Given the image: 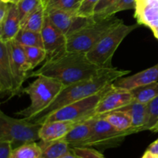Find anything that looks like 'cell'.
I'll use <instances>...</instances> for the list:
<instances>
[{
    "instance_id": "1",
    "label": "cell",
    "mask_w": 158,
    "mask_h": 158,
    "mask_svg": "<svg viewBox=\"0 0 158 158\" xmlns=\"http://www.w3.org/2000/svg\"><path fill=\"white\" fill-rule=\"evenodd\" d=\"M107 69L92 63L86 53L66 51L60 56L46 60L40 69L29 74V77L45 76L68 86L95 77Z\"/></svg>"
},
{
    "instance_id": "2",
    "label": "cell",
    "mask_w": 158,
    "mask_h": 158,
    "mask_svg": "<svg viewBox=\"0 0 158 158\" xmlns=\"http://www.w3.org/2000/svg\"><path fill=\"white\" fill-rule=\"evenodd\" d=\"M131 71L111 67L101 73L87 80L65 86L54 101L47 108L31 119V121L43 123L45 119L52 113L68 104L84 99L103 90L116 80L127 75Z\"/></svg>"
},
{
    "instance_id": "3",
    "label": "cell",
    "mask_w": 158,
    "mask_h": 158,
    "mask_svg": "<svg viewBox=\"0 0 158 158\" xmlns=\"http://www.w3.org/2000/svg\"><path fill=\"white\" fill-rule=\"evenodd\" d=\"M64 85L59 80L51 77L40 76L29 85L23 88V93L28 94L30 104L26 109L16 113L23 118L31 120L47 108L60 94Z\"/></svg>"
},
{
    "instance_id": "4",
    "label": "cell",
    "mask_w": 158,
    "mask_h": 158,
    "mask_svg": "<svg viewBox=\"0 0 158 158\" xmlns=\"http://www.w3.org/2000/svg\"><path fill=\"white\" fill-rule=\"evenodd\" d=\"M123 21L116 17L100 21L93 19L66 36L67 51L87 53L103 37Z\"/></svg>"
},
{
    "instance_id": "5",
    "label": "cell",
    "mask_w": 158,
    "mask_h": 158,
    "mask_svg": "<svg viewBox=\"0 0 158 158\" xmlns=\"http://www.w3.org/2000/svg\"><path fill=\"white\" fill-rule=\"evenodd\" d=\"M41 127L42 123L26 118H13L0 111V141H10L13 149L26 143L40 140Z\"/></svg>"
},
{
    "instance_id": "6",
    "label": "cell",
    "mask_w": 158,
    "mask_h": 158,
    "mask_svg": "<svg viewBox=\"0 0 158 158\" xmlns=\"http://www.w3.org/2000/svg\"><path fill=\"white\" fill-rule=\"evenodd\" d=\"M139 26L140 24L138 23L134 25L120 23L108 32L91 50L86 53V56L97 66L106 68L113 67V56L117 48L123 40Z\"/></svg>"
},
{
    "instance_id": "7",
    "label": "cell",
    "mask_w": 158,
    "mask_h": 158,
    "mask_svg": "<svg viewBox=\"0 0 158 158\" xmlns=\"http://www.w3.org/2000/svg\"><path fill=\"white\" fill-rule=\"evenodd\" d=\"M111 84L108 85L103 90L94 95H91L57 110L48 116L43 123L46 121H56V120L80 122L93 116H95L94 112L97 104Z\"/></svg>"
},
{
    "instance_id": "8",
    "label": "cell",
    "mask_w": 158,
    "mask_h": 158,
    "mask_svg": "<svg viewBox=\"0 0 158 158\" xmlns=\"http://www.w3.org/2000/svg\"><path fill=\"white\" fill-rule=\"evenodd\" d=\"M131 134H134L131 130L127 131H118L103 117L97 116L92 135L81 147H95L102 149L114 148L120 145L125 137Z\"/></svg>"
},
{
    "instance_id": "9",
    "label": "cell",
    "mask_w": 158,
    "mask_h": 158,
    "mask_svg": "<svg viewBox=\"0 0 158 158\" xmlns=\"http://www.w3.org/2000/svg\"><path fill=\"white\" fill-rule=\"evenodd\" d=\"M41 34L43 40V46L46 52V60L60 56L67 51L66 35L51 23L46 15Z\"/></svg>"
},
{
    "instance_id": "10",
    "label": "cell",
    "mask_w": 158,
    "mask_h": 158,
    "mask_svg": "<svg viewBox=\"0 0 158 158\" xmlns=\"http://www.w3.org/2000/svg\"><path fill=\"white\" fill-rule=\"evenodd\" d=\"M131 91L114 86L113 83L100 99L96 107L94 115L103 116L112 111L124 107L134 101Z\"/></svg>"
},
{
    "instance_id": "11",
    "label": "cell",
    "mask_w": 158,
    "mask_h": 158,
    "mask_svg": "<svg viewBox=\"0 0 158 158\" xmlns=\"http://www.w3.org/2000/svg\"><path fill=\"white\" fill-rule=\"evenodd\" d=\"M0 92L4 95H19L7 43L0 42Z\"/></svg>"
},
{
    "instance_id": "12",
    "label": "cell",
    "mask_w": 158,
    "mask_h": 158,
    "mask_svg": "<svg viewBox=\"0 0 158 158\" xmlns=\"http://www.w3.org/2000/svg\"><path fill=\"white\" fill-rule=\"evenodd\" d=\"M7 43L9 46L14 76L16 82L17 89L19 94L20 93H23V84L25 80L29 77L30 73L29 72L32 69L27 60L23 46L14 40Z\"/></svg>"
},
{
    "instance_id": "13",
    "label": "cell",
    "mask_w": 158,
    "mask_h": 158,
    "mask_svg": "<svg viewBox=\"0 0 158 158\" xmlns=\"http://www.w3.org/2000/svg\"><path fill=\"white\" fill-rule=\"evenodd\" d=\"M158 81V64L130 77H122L113 83L114 86L132 91Z\"/></svg>"
},
{
    "instance_id": "14",
    "label": "cell",
    "mask_w": 158,
    "mask_h": 158,
    "mask_svg": "<svg viewBox=\"0 0 158 158\" xmlns=\"http://www.w3.org/2000/svg\"><path fill=\"white\" fill-rule=\"evenodd\" d=\"M134 17L137 23L158 30V0H136Z\"/></svg>"
},
{
    "instance_id": "15",
    "label": "cell",
    "mask_w": 158,
    "mask_h": 158,
    "mask_svg": "<svg viewBox=\"0 0 158 158\" xmlns=\"http://www.w3.org/2000/svg\"><path fill=\"white\" fill-rule=\"evenodd\" d=\"M97 118V116H93L77 123L63 139L69 143L71 148L81 147L92 135Z\"/></svg>"
},
{
    "instance_id": "16",
    "label": "cell",
    "mask_w": 158,
    "mask_h": 158,
    "mask_svg": "<svg viewBox=\"0 0 158 158\" xmlns=\"http://www.w3.org/2000/svg\"><path fill=\"white\" fill-rule=\"evenodd\" d=\"M77 123L60 120L44 122L40 131V140L49 142L63 139Z\"/></svg>"
},
{
    "instance_id": "17",
    "label": "cell",
    "mask_w": 158,
    "mask_h": 158,
    "mask_svg": "<svg viewBox=\"0 0 158 158\" xmlns=\"http://www.w3.org/2000/svg\"><path fill=\"white\" fill-rule=\"evenodd\" d=\"M21 29V22L17 5L10 4L9 13L0 24V42L9 43L15 38Z\"/></svg>"
},
{
    "instance_id": "18",
    "label": "cell",
    "mask_w": 158,
    "mask_h": 158,
    "mask_svg": "<svg viewBox=\"0 0 158 158\" xmlns=\"http://www.w3.org/2000/svg\"><path fill=\"white\" fill-rule=\"evenodd\" d=\"M120 110L127 111L132 119V127L130 130L133 134L143 131L148 122V105L134 100L130 104Z\"/></svg>"
},
{
    "instance_id": "19",
    "label": "cell",
    "mask_w": 158,
    "mask_h": 158,
    "mask_svg": "<svg viewBox=\"0 0 158 158\" xmlns=\"http://www.w3.org/2000/svg\"><path fill=\"white\" fill-rule=\"evenodd\" d=\"M46 15L51 23L66 35L71 32L77 18V13L63 10H52L46 12Z\"/></svg>"
},
{
    "instance_id": "20",
    "label": "cell",
    "mask_w": 158,
    "mask_h": 158,
    "mask_svg": "<svg viewBox=\"0 0 158 158\" xmlns=\"http://www.w3.org/2000/svg\"><path fill=\"white\" fill-rule=\"evenodd\" d=\"M39 145L42 149L41 158H61L71 151L70 145L63 139L49 142L40 140Z\"/></svg>"
},
{
    "instance_id": "21",
    "label": "cell",
    "mask_w": 158,
    "mask_h": 158,
    "mask_svg": "<svg viewBox=\"0 0 158 158\" xmlns=\"http://www.w3.org/2000/svg\"><path fill=\"white\" fill-rule=\"evenodd\" d=\"M100 117H103L114 128L120 131H129L132 127L131 115L123 110L112 111Z\"/></svg>"
},
{
    "instance_id": "22",
    "label": "cell",
    "mask_w": 158,
    "mask_h": 158,
    "mask_svg": "<svg viewBox=\"0 0 158 158\" xmlns=\"http://www.w3.org/2000/svg\"><path fill=\"white\" fill-rule=\"evenodd\" d=\"M45 19H46V7H45V3H43L25 20L21 28L27 30L41 32L44 26Z\"/></svg>"
},
{
    "instance_id": "23",
    "label": "cell",
    "mask_w": 158,
    "mask_h": 158,
    "mask_svg": "<svg viewBox=\"0 0 158 158\" xmlns=\"http://www.w3.org/2000/svg\"><path fill=\"white\" fill-rule=\"evenodd\" d=\"M136 7V0H117L114 4L108 7L103 12L97 13L93 16L94 20L106 19L114 17L116 13L121 11L128 10V9H134Z\"/></svg>"
},
{
    "instance_id": "24",
    "label": "cell",
    "mask_w": 158,
    "mask_h": 158,
    "mask_svg": "<svg viewBox=\"0 0 158 158\" xmlns=\"http://www.w3.org/2000/svg\"><path fill=\"white\" fill-rule=\"evenodd\" d=\"M14 41L23 46H36L44 49L41 32L22 29L18 32Z\"/></svg>"
},
{
    "instance_id": "25",
    "label": "cell",
    "mask_w": 158,
    "mask_h": 158,
    "mask_svg": "<svg viewBox=\"0 0 158 158\" xmlns=\"http://www.w3.org/2000/svg\"><path fill=\"white\" fill-rule=\"evenodd\" d=\"M131 93L134 100L147 104L153 99L158 97V82L137 88L131 91Z\"/></svg>"
},
{
    "instance_id": "26",
    "label": "cell",
    "mask_w": 158,
    "mask_h": 158,
    "mask_svg": "<svg viewBox=\"0 0 158 158\" xmlns=\"http://www.w3.org/2000/svg\"><path fill=\"white\" fill-rule=\"evenodd\" d=\"M42 149L35 142L26 143L12 150L10 158H41Z\"/></svg>"
},
{
    "instance_id": "27",
    "label": "cell",
    "mask_w": 158,
    "mask_h": 158,
    "mask_svg": "<svg viewBox=\"0 0 158 158\" xmlns=\"http://www.w3.org/2000/svg\"><path fill=\"white\" fill-rule=\"evenodd\" d=\"M80 0H48L45 3L46 13L52 10H63L77 13Z\"/></svg>"
},
{
    "instance_id": "28",
    "label": "cell",
    "mask_w": 158,
    "mask_h": 158,
    "mask_svg": "<svg viewBox=\"0 0 158 158\" xmlns=\"http://www.w3.org/2000/svg\"><path fill=\"white\" fill-rule=\"evenodd\" d=\"M31 69L46 60V52L43 48L36 46H23Z\"/></svg>"
},
{
    "instance_id": "29",
    "label": "cell",
    "mask_w": 158,
    "mask_h": 158,
    "mask_svg": "<svg viewBox=\"0 0 158 158\" xmlns=\"http://www.w3.org/2000/svg\"><path fill=\"white\" fill-rule=\"evenodd\" d=\"M43 3L45 0H21L17 4L21 26L25 20Z\"/></svg>"
},
{
    "instance_id": "30",
    "label": "cell",
    "mask_w": 158,
    "mask_h": 158,
    "mask_svg": "<svg viewBox=\"0 0 158 158\" xmlns=\"http://www.w3.org/2000/svg\"><path fill=\"white\" fill-rule=\"evenodd\" d=\"M148 105V122L143 128L144 131H152L158 122V97L147 103Z\"/></svg>"
},
{
    "instance_id": "31",
    "label": "cell",
    "mask_w": 158,
    "mask_h": 158,
    "mask_svg": "<svg viewBox=\"0 0 158 158\" xmlns=\"http://www.w3.org/2000/svg\"><path fill=\"white\" fill-rule=\"evenodd\" d=\"M99 1L100 0H82L77 15L82 18H92Z\"/></svg>"
},
{
    "instance_id": "32",
    "label": "cell",
    "mask_w": 158,
    "mask_h": 158,
    "mask_svg": "<svg viewBox=\"0 0 158 158\" xmlns=\"http://www.w3.org/2000/svg\"><path fill=\"white\" fill-rule=\"evenodd\" d=\"M71 151L81 158H105L100 151L90 147H74Z\"/></svg>"
},
{
    "instance_id": "33",
    "label": "cell",
    "mask_w": 158,
    "mask_h": 158,
    "mask_svg": "<svg viewBox=\"0 0 158 158\" xmlns=\"http://www.w3.org/2000/svg\"><path fill=\"white\" fill-rule=\"evenodd\" d=\"M12 150L13 148L10 141H0V158H10Z\"/></svg>"
},
{
    "instance_id": "34",
    "label": "cell",
    "mask_w": 158,
    "mask_h": 158,
    "mask_svg": "<svg viewBox=\"0 0 158 158\" xmlns=\"http://www.w3.org/2000/svg\"><path fill=\"white\" fill-rule=\"evenodd\" d=\"M117 1V0H100L95 8L94 15L103 12V10H105V9H107L108 7H110V6H112L113 4H114Z\"/></svg>"
},
{
    "instance_id": "35",
    "label": "cell",
    "mask_w": 158,
    "mask_h": 158,
    "mask_svg": "<svg viewBox=\"0 0 158 158\" xmlns=\"http://www.w3.org/2000/svg\"><path fill=\"white\" fill-rule=\"evenodd\" d=\"M11 3L5 2L0 0V24L5 20L9 13Z\"/></svg>"
},
{
    "instance_id": "36",
    "label": "cell",
    "mask_w": 158,
    "mask_h": 158,
    "mask_svg": "<svg viewBox=\"0 0 158 158\" xmlns=\"http://www.w3.org/2000/svg\"><path fill=\"white\" fill-rule=\"evenodd\" d=\"M148 151H149L150 152H151L154 155L158 156V139L156 141H154V143H152L150 145Z\"/></svg>"
},
{
    "instance_id": "37",
    "label": "cell",
    "mask_w": 158,
    "mask_h": 158,
    "mask_svg": "<svg viewBox=\"0 0 158 158\" xmlns=\"http://www.w3.org/2000/svg\"><path fill=\"white\" fill-rule=\"evenodd\" d=\"M61 158H81L80 156L77 155V154L73 152V151H70L69 152H68L67 154H65L64 156H63Z\"/></svg>"
},
{
    "instance_id": "38",
    "label": "cell",
    "mask_w": 158,
    "mask_h": 158,
    "mask_svg": "<svg viewBox=\"0 0 158 158\" xmlns=\"http://www.w3.org/2000/svg\"><path fill=\"white\" fill-rule=\"evenodd\" d=\"M155 157H156V155H154V154H153L152 153L150 152L149 151L147 150V151L143 154V155L142 156L141 158H155Z\"/></svg>"
},
{
    "instance_id": "39",
    "label": "cell",
    "mask_w": 158,
    "mask_h": 158,
    "mask_svg": "<svg viewBox=\"0 0 158 158\" xmlns=\"http://www.w3.org/2000/svg\"><path fill=\"white\" fill-rule=\"evenodd\" d=\"M1 1H3L5 2H7V3H11V4L17 5L20 1H21V0H1Z\"/></svg>"
},
{
    "instance_id": "40",
    "label": "cell",
    "mask_w": 158,
    "mask_h": 158,
    "mask_svg": "<svg viewBox=\"0 0 158 158\" xmlns=\"http://www.w3.org/2000/svg\"><path fill=\"white\" fill-rule=\"evenodd\" d=\"M152 131V132H155V133L156 132H158V122L157 123V124H156L155 126H154V127L153 128L152 131Z\"/></svg>"
},
{
    "instance_id": "41",
    "label": "cell",
    "mask_w": 158,
    "mask_h": 158,
    "mask_svg": "<svg viewBox=\"0 0 158 158\" xmlns=\"http://www.w3.org/2000/svg\"><path fill=\"white\" fill-rule=\"evenodd\" d=\"M153 33H154V36H155V38H157L158 40V30H156V31H154L153 32Z\"/></svg>"
},
{
    "instance_id": "42",
    "label": "cell",
    "mask_w": 158,
    "mask_h": 158,
    "mask_svg": "<svg viewBox=\"0 0 158 158\" xmlns=\"http://www.w3.org/2000/svg\"><path fill=\"white\" fill-rule=\"evenodd\" d=\"M47 1H48V0H45V3H46Z\"/></svg>"
},
{
    "instance_id": "43",
    "label": "cell",
    "mask_w": 158,
    "mask_h": 158,
    "mask_svg": "<svg viewBox=\"0 0 158 158\" xmlns=\"http://www.w3.org/2000/svg\"><path fill=\"white\" fill-rule=\"evenodd\" d=\"M155 158H158V156H156V157Z\"/></svg>"
},
{
    "instance_id": "44",
    "label": "cell",
    "mask_w": 158,
    "mask_h": 158,
    "mask_svg": "<svg viewBox=\"0 0 158 158\" xmlns=\"http://www.w3.org/2000/svg\"><path fill=\"white\" fill-rule=\"evenodd\" d=\"M80 1H82V0H80Z\"/></svg>"
}]
</instances>
